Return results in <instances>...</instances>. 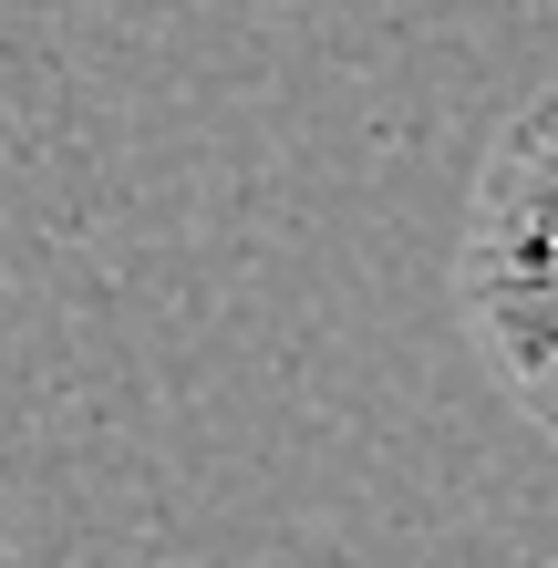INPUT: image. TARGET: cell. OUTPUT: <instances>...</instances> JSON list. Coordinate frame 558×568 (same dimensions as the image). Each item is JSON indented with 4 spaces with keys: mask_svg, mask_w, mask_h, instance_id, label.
I'll return each mask as SVG.
<instances>
[{
    "mask_svg": "<svg viewBox=\"0 0 558 568\" xmlns=\"http://www.w3.org/2000/svg\"><path fill=\"white\" fill-rule=\"evenodd\" d=\"M455 311L497 393L558 445V83L528 93L466 186Z\"/></svg>",
    "mask_w": 558,
    "mask_h": 568,
    "instance_id": "1",
    "label": "cell"
}]
</instances>
